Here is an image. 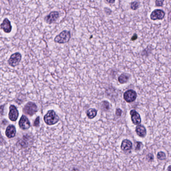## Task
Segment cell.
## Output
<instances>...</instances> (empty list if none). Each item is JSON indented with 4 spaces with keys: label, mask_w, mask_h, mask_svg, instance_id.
Here are the masks:
<instances>
[{
    "label": "cell",
    "mask_w": 171,
    "mask_h": 171,
    "mask_svg": "<svg viewBox=\"0 0 171 171\" xmlns=\"http://www.w3.org/2000/svg\"><path fill=\"white\" fill-rule=\"evenodd\" d=\"M142 146V143L141 142H137V146H136V147L135 150H136V151L139 150Z\"/></svg>",
    "instance_id": "7402d4cb"
},
{
    "label": "cell",
    "mask_w": 171,
    "mask_h": 171,
    "mask_svg": "<svg viewBox=\"0 0 171 171\" xmlns=\"http://www.w3.org/2000/svg\"><path fill=\"white\" fill-rule=\"evenodd\" d=\"M38 111L37 106L35 103L29 102L26 104L24 108L23 111L25 114L32 116L36 114Z\"/></svg>",
    "instance_id": "3957f363"
},
{
    "label": "cell",
    "mask_w": 171,
    "mask_h": 171,
    "mask_svg": "<svg viewBox=\"0 0 171 171\" xmlns=\"http://www.w3.org/2000/svg\"><path fill=\"white\" fill-rule=\"evenodd\" d=\"M139 3L137 1H135V2H133L131 3V8L132 10H135L137 9L139 7Z\"/></svg>",
    "instance_id": "ac0fdd59"
},
{
    "label": "cell",
    "mask_w": 171,
    "mask_h": 171,
    "mask_svg": "<svg viewBox=\"0 0 171 171\" xmlns=\"http://www.w3.org/2000/svg\"><path fill=\"white\" fill-rule=\"evenodd\" d=\"M1 28L3 30L5 33H9L11 32L12 30V26L11 25V23L8 19L6 18L4 19L3 22L1 25Z\"/></svg>",
    "instance_id": "8fae6325"
},
{
    "label": "cell",
    "mask_w": 171,
    "mask_h": 171,
    "mask_svg": "<svg viewBox=\"0 0 171 171\" xmlns=\"http://www.w3.org/2000/svg\"><path fill=\"white\" fill-rule=\"evenodd\" d=\"M22 59V56L20 53H14L11 55L10 58L9 60L8 61V63L12 67H15L16 66L18 65L21 60Z\"/></svg>",
    "instance_id": "277c9868"
},
{
    "label": "cell",
    "mask_w": 171,
    "mask_h": 171,
    "mask_svg": "<svg viewBox=\"0 0 171 171\" xmlns=\"http://www.w3.org/2000/svg\"><path fill=\"white\" fill-rule=\"evenodd\" d=\"M132 142L128 140L123 141L121 144V149L124 151H129L132 148Z\"/></svg>",
    "instance_id": "5bb4252c"
},
{
    "label": "cell",
    "mask_w": 171,
    "mask_h": 171,
    "mask_svg": "<svg viewBox=\"0 0 171 171\" xmlns=\"http://www.w3.org/2000/svg\"><path fill=\"white\" fill-rule=\"evenodd\" d=\"M157 158L160 160H164L166 158V155L163 152H159L157 154Z\"/></svg>",
    "instance_id": "e0dca14e"
},
{
    "label": "cell",
    "mask_w": 171,
    "mask_h": 171,
    "mask_svg": "<svg viewBox=\"0 0 171 171\" xmlns=\"http://www.w3.org/2000/svg\"><path fill=\"white\" fill-rule=\"evenodd\" d=\"M147 159H148V161L151 162L154 160V155H153V154H149L147 155Z\"/></svg>",
    "instance_id": "ffe728a7"
},
{
    "label": "cell",
    "mask_w": 171,
    "mask_h": 171,
    "mask_svg": "<svg viewBox=\"0 0 171 171\" xmlns=\"http://www.w3.org/2000/svg\"><path fill=\"white\" fill-rule=\"evenodd\" d=\"M137 98V93L135 91L130 89L127 90L124 94V98L125 100L127 103H132Z\"/></svg>",
    "instance_id": "5b68a950"
},
{
    "label": "cell",
    "mask_w": 171,
    "mask_h": 171,
    "mask_svg": "<svg viewBox=\"0 0 171 171\" xmlns=\"http://www.w3.org/2000/svg\"><path fill=\"white\" fill-rule=\"evenodd\" d=\"M129 77L127 74L123 73L121 75H120V76L118 77V81L121 84H124L127 83L129 80Z\"/></svg>",
    "instance_id": "9a60e30c"
},
{
    "label": "cell",
    "mask_w": 171,
    "mask_h": 171,
    "mask_svg": "<svg viewBox=\"0 0 171 171\" xmlns=\"http://www.w3.org/2000/svg\"><path fill=\"white\" fill-rule=\"evenodd\" d=\"M59 16V13L57 12V11H54L50 13L45 18V20L47 23L51 24L53 23L54 22H55Z\"/></svg>",
    "instance_id": "ba28073f"
},
{
    "label": "cell",
    "mask_w": 171,
    "mask_h": 171,
    "mask_svg": "<svg viewBox=\"0 0 171 171\" xmlns=\"http://www.w3.org/2000/svg\"><path fill=\"white\" fill-rule=\"evenodd\" d=\"M97 114V111L96 109H89L87 112V115L88 117L90 119H92L95 117Z\"/></svg>",
    "instance_id": "2e32d148"
},
{
    "label": "cell",
    "mask_w": 171,
    "mask_h": 171,
    "mask_svg": "<svg viewBox=\"0 0 171 171\" xmlns=\"http://www.w3.org/2000/svg\"><path fill=\"white\" fill-rule=\"evenodd\" d=\"M16 134V128L13 125H10L7 128L6 135L8 138H14Z\"/></svg>",
    "instance_id": "7c38bea8"
},
{
    "label": "cell",
    "mask_w": 171,
    "mask_h": 171,
    "mask_svg": "<svg viewBox=\"0 0 171 171\" xmlns=\"http://www.w3.org/2000/svg\"><path fill=\"white\" fill-rule=\"evenodd\" d=\"M165 15V12L162 10H155L151 13V19L152 20H162L164 17Z\"/></svg>",
    "instance_id": "52a82bcc"
},
{
    "label": "cell",
    "mask_w": 171,
    "mask_h": 171,
    "mask_svg": "<svg viewBox=\"0 0 171 171\" xmlns=\"http://www.w3.org/2000/svg\"><path fill=\"white\" fill-rule=\"evenodd\" d=\"M103 106H104V109H108L109 108V103L107 101H104L103 102Z\"/></svg>",
    "instance_id": "603a6c76"
},
{
    "label": "cell",
    "mask_w": 171,
    "mask_h": 171,
    "mask_svg": "<svg viewBox=\"0 0 171 171\" xmlns=\"http://www.w3.org/2000/svg\"><path fill=\"white\" fill-rule=\"evenodd\" d=\"M40 124V117H38L35 120L34 126H38Z\"/></svg>",
    "instance_id": "d6986e66"
},
{
    "label": "cell",
    "mask_w": 171,
    "mask_h": 171,
    "mask_svg": "<svg viewBox=\"0 0 171 171\" xmlns=\"http://www.w3.org/2000/svg\"><path fill=\"white\" fill-rule=\"evenodd\" d=\"M19 126L22 129H27L30 127V121L25 115H22L19 121Z\"/></svg>",
    "instance_id": "30bf717a"
},
{
    "label": "cell",
    "mask_w": 171,
    "mask_h": 171,
    "mask_svg": "<svg viewBox=\"0 0 171 171\" xmlns=\"http://www.w3.org/2000/svg\"><path fill=\"white\" fill-rule=\"evenodd\" d=\"M130 115H131V120L134 124L138 125L141 123V118L138 112H137L135 110H132L130 112Z\"/></svg>",
    "instance_id": "9c48e42d"
},
{
    "label": "cell",
    "mask_w": 171,
    "mask_h": 171,
    "mask_svg": "<svg viewBox=\"0 0 171 171\" xmlns=\"http://www.w3.org/2000/svg\"><path fill=\"white\" fill-rule=\"evenodd\" d=\"M107 2H108L109 3H114L115 2V1H107Z\"/></svg>",
    "instance_id": "484cf974"
},
{
    "label": "cell",
    "mask_w": 171,
    "mask_h": 171,
    "mask_svg": "<svg viewBox=\"0 0 171 171\" xmlns=\"http://www.w3.org/2000/svg\"><path fill=\"white\" fill-rule=\"evenodd\" d=\"M5 143V141L2 138V135H1V133H0V145H3L4 143Z\"/></svg>",
    "instance_id": "cb8c5ba5"
},
{
    "label": "cell",
    "mask_w": 171,
    "mask_h": 171,
    "mask_svg": "<svg viewBox=\"0 0 171 171\" xmlns=\"http://www.w3.org/2000/svg\"><path fill=\"white\" fill-rule=\"evenodd\" d=\"M71 38L70 31H63L55 38L54 41L59 44H64L69 42Z\"/></svg>",
    "instance_id": "7a4b0ae2"
},
{
    "label": "cell",
    "mask_w": 171,
    "mask_h": 171,
    "mask_svg": "<svg viewBox=\"0 0 171 171\" xmlns=\"http://www.w3.org/2000/svg\"><path fill=\"white\" fill-rule=\"evenodd\" d=\"M0 11H1V9H0Z\"/></svg>",
    "instance_id": "4316f807"
},
{
    "label": "cell",
    "mask_w": 171,
    "mask_h": 171,
    "mask_svg": "<svg viewBox=\"0 0 171 171\" xmlns=\"http://www.w3.org/2000/svg\"><path fill=\"white\" fill-rule=\"evenodd\" d=\"M167 170L168 171H171V165H170L168 167Z\"/></svg>",
    "instance_id": "d4e9b609"
},
{
    "label": "cell",
    "mask_w": 171,
    "mask_h": 171,
    "mask_svg": "<svg viewBox=\"0 0 171 171\" xmlns=\"http://www.w3.org/2000/svg\"><path fill=\"white\" fill-rule=\"evenodd\" d=\"M136 132L139 137L142 138H144L146 135V129L143 125H138L136 128Z\"/></svg>",
    "instance_id": "4fadbf2b"
},
{
    "label": "cell",
    "mask_w": 171,
    "mask_h": 171,
    "mask_svg": "<svg viewBox=\"0 0 171 171\" xmlns=\"http://www.w3.org/2000/svg\"><path fill=\"white\" fill-rule=\"evenodd\" d=\"M122 113V111L121 109H116V114L118 117H120Z\"/></svg>",
    "instance_id": "44dd1931"
},
{
    "label": "cell",
    "mask_w": 171,
    "mask_h": 171,
    "mask_svg": "<svg viewBox=\"0 0 171 171\" xmlns=\"http://www.w3.org/2000/svg\"><path fill=\"white\" fill-rule=\"evenodd\" d=\"M19 117V112L15 106L11 105L10 106V112L9 114V118L13 121H15Z\"/></svg>",
    "instance_id": "8992f818"
},
{
    "label": "cell",
    "mask_w": 171,
    "mask_h": 171,
    "mask_svg": "<svg viewBox=\"0 0 171 171\" xmlns=\"http://www.w3.org/2000/svg\"><path fill=\"white\" fill-rule=\"evenodd\" d=\"M44 121L46 124L52 126L56 124L59 121V117L57 115L56 112L53 110L48 111L47 114L44 116Z\"/></svg>",
    "instance_id": "6da1fadb"
}]
</instances>
